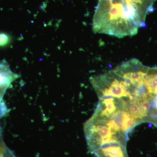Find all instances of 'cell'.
I'll list each match as a JSON object with an SVG mask.
<instances>
[{"mask_svg": "<svg viewBox=\"0 0 157 157\" xmlns=\"http://www.w3.org/2000/svg\"><path fill=\"white\" fill-rule=\"evenodd\" d=\"M156 0H98L93 19L97 33L121 38L132 36L145 24Z\"/></svg>", "mask_w": 157, "mask_h": 157, "instance_id": "6da1fadb", "label": "cell"}, {"mask_svg": "<svg viewBox=\"0 0 157 157\" xmlns=\"http://www.w3.org/2000/svg\"><path fill=\"white\" fill-rule=\"evenodd\" d=\"M11 37L9 34L0 33V47H5L10 44Z\"/></svg>", "mask_w": 157, "mask_h": 157, "instance_id": "277c9868", "label": "cell"}, {"mask_svg": "<svg viewBox=\"0 0 157 157\" xmlns=\"http://www.w3.org/2000/svg\"><path fill=\"white\" fill-rule=\"evenodd\" d=\"M144 89L149 95L157 96V67L149 68L144 80Z\"/></svg>", "mask_w": 157, "mask_h": 157, "instance_id": "7a4b0ae2", "label": "cell"}, {"mask_svg": "<svg viewBox=\"0 0 157 157\" xmlns=\"http://www.w3.org/2000/svg\"><path fill=\"white\" fill-rule=\"evenodd\" d=\"M147 122L151 123L157 127V96L152 102Z\"/></svg>", "mask_w": 157, "mask_h": 157, "instance_id": "3957f363", "label": "cell"}]
</instances>
